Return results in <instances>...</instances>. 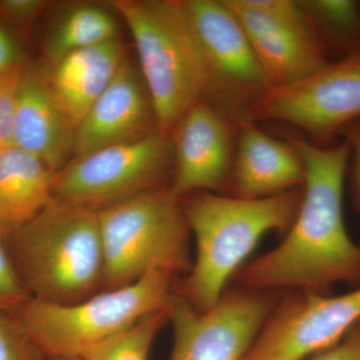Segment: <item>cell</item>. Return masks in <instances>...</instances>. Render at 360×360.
I'll return each mask as SVG.
<instances>
[{"mask_svg": "<svg viewBox=\"0 0 360 360\" xmlns=\"http://www.w3.org/2000/svg\"><path fill=\"white\" fill-rule=\"evenodd\" d=\"M305 169L302 198L281 245L236 272L240 288L321 292L336 283L360 286V246L348 234L343 193L349 146L293 139Z\"/></svg>", "mask_w": 360, "mask_h": 360, "instance_id": "obj_1", "label": "cell"}, {"mask_svg": "<svg viewBox=\"0 0 360 360\" xmlns=\"http://www.w3.org/2000/svg\"><path fill=\"white\" fill-rule=\"evenodd\" d=\"M302 198L300 187L257 200L201 191L182 201L196 255L177 293L200 311L214 307L260 239L290 229Z\"/></svg>", "mask_w": 360, "mask_h": 360, "instance_id": "obj_2", "label": "cell"}, {"mask_svg": "<svg viewBox=\"0 0 360 360\" xmlns=\"http://www.w3.org/2000/svg\"><path fill=\"white\" fill-rule=\"evenodd\" d=\"M32 298L53 304L84 300L103 288L99 212L53 198L7 238Z\"/></svg>", "mask_w": 360, "mask_h": 360, "instance_id": "obj_3", "label": "cell"}, {"mask_svg": "<svg viewBox=\"0 0 360 360\" xmlns=\"http://www.w3.org/2000/svg\"><path fill=\"white\" fill-rule=\"evenodd\" d=\"M111 6L129 26L161 134L208 92L202 47L182 0H115Z\"/></svg>", "mask_w": 360, "mask_h": 360, "instance_id": "obj_4", "label": "cell"}, {"mask_svg": "<svg viewBox=\"0 0 360 360\" xmlns=\"http://www.w3.org/2000/svg\"><path fill=\"white\" fill-rule=\"evenodd\" d=\"M174 278L169 272H151L129 285L70 304L30 298L13 316L46 359L86 360L142 319L167 309Z\"/></svg>", "mask_w": 360, "mask_h": 360, "instance_id": "obj_5", "label": "cell"}, {"mask_svg": "<svg viewBox=\"0 0 360 360\" xmlns=\"http://www.w3.org/2000/svg\"><path fill=\"white\" fill-rule=\"evenodd\" d=\"M103 290L136 283L151 272L172 276L191 269L189 229L181 198L158 187L99 212Z\"/></svg>", "mask_w": 360, "mask_h": 360, "instance_id": "obj_6", "label": "cell"}, {"mask_svg": "<svg viewBox=\"0 0 360 360\" xmlns=\"http://www.w3.org/2000/svg\"><path fill=\"white\" fill-rule=\"evenodd\" d=\"M172 162V141L156 130L137 141L71 160L54 176L52 195L101 212L160 187Z\"/></svg>", "mask_w": 360, "mask_h": 360, "instance_id": "obj_7", "label": "cell"}, {"mask_svg": "<svg viewBox=\"0 0 360 360\" xmlns=\"http://www.w3.org/2000/svg\"><path fill=\"white\" fill-rule=\"evenodd\" d=\"M360 118V51L331 60L300 82L270 89L253 104L246 120L295 125L314 143L328 146Z\"/></svg>", "mask_w": 360, "mask_h": 360, "instance_id": "obj_8", "label": "cell"}, {"mask_svg": "<svg viewBox=\"0 0 360 360\" xmlns=\"http://www.w3.org/2000/svg\"><path fill=\"white\" fill-rule=\"evenodd\" d=\"M276 292L238 288L200 311L179 293L169 305L174 342L169 360H243L276 304Z\"/></svg>", "mask_w": 360, "mask_h": 360, "instance_id": "obj_9", "label": "cell"}, {"mask_svg": "<svg viewBox=\"0 0 360 360\" xmlns=\"http://www.w3.org/2000/svg\"><path fill=\"white\" fill-rule=\"evenodd\" d=\"M225 2L250 39L269 90L300 82L330 63L326 46L300 1Z\"/></svg>", "mask_w": 360, "mask_h": 360, "instance_id": "obj_10", "label": "cell"}, {"mask_svg": "<svg viewBox=\"0 0 360 360\" xmlns=\"http://www.w3.org/2000/svg\"><path fill=\"white\" fill-rule=\"evenodd\" d=\"M202 47L207 94L220 110L238 123L269 90L248 35L225 0H182Z\"/></svg>", "mask_w": 360, "mask_h": 360, "instance_id": "obj_11", "label": "cell"}, {"mask_svg": "<svg viewBox=\"0 0 360 360\" xmlns=\"http://www.w3.org/2000/svg\"><path fill=\"white\" fill-rule=\"evenodd\" d=\"M276 302L243 360H307L360 322V286L340 295L298 290Z\"/></svg>", "mask_w": 360, "mask_h": 360, "instance_id": "obj_12", "label": "cell"}, {"mask_svg": "<svg viewBox=\"0 0 360 360\" xmlns=\"http://www.w3.org/2000/svg\"><path fill=\"white\" fill-rule=\"evenodd\" d=\"M232 120L212 103L200 101L174 130V177L172 189L179 198L208 191L219 193L233 165Z\"/></svg>", "mask_w": 360, "mask_h": 360, "instance_id": "obj_13", "label": "cell"}, {"mask_svg": "<svg viewBox=\"0 0 360 360\" xmlns=\"http://www.w3.org/2000/svg\"><path fill=\"white\" fill-rule=\"evenodd\" d=\"M153 122L156 124L155 112L141 71L125 59L78 124L73 160L141 139L151 134L148 131Z\"/></svg>", "mask_w": 360, "mask_h": 360, "instance_id": "obj_14", "label": "cell"}, {"mask_svg": "<svg viewBox=\"0 0 360 360\" xmlns=\"http://www.w3.org/2000/svg\"><path fill=\"white\" fill-rule=\"evenodd\" d=\"M77 129L54 99L41 71L25 70L18 85L13 144L35 158L53 174L75 158Z\"/></svg>", "mask_w": 360, "mask_h": 360, "instance_id": "obj_15", "label": "cell"}, {"mask_svg": "<svg viewBox=\"0 0 360 360\" xmlns=\"http://www.w3.org/2000/svg\"><path fill=\"white\" fill-rule=\"evenodd\" d=\"M238 124L231 176L234 196L257 200L303 186L304 165L292 143L277 141L250 120Z\"/></svg>", "mask_w": 360, "mask_h": 360, "instance_id": "obj_16", "label": "cell"}, {"mask_svg": "<svg viewBox=\"0 0 360 360\" xmlns=\"http://www.w3.org/2000/svg\"><path fill=\"white\" fill-rule=\"evenodd\" d=\"M125 61L120 39L78 49L44 72L59 108L77 129Z\"/></svg>", "mask_w": 360, "mask_h": 360, "instance_id": "obj_17", "label": "cell"}, {"mask_svg": "<svg viewBox=\"0 0 360 360\" xmlns=\"http://www.w3.org/2000/svg\"><path fill=\"white\" fill-rule=\"evenodd\" d=\"M56 174L22 149H0V229L7 238L49 205Z\"/></svg>", "mask_w": 360, "mask_h": 360, "instance_id": "obj_18", "label": "cell"}, {"mask_svg": "<svg viewBox=\"0 0 360 360\" xmlns=\"http://www.w3.org/2000/svg\"><path fill=\"white\" fill-rule=\"evenodd\" d=\"M115 16L103 7L84 4L65 11L49 33L44 54L49 66L70 52L117 39Z\"/></svg>", "mask_w": 360, "mask_h": 360, "instance_id": "obj_19", "label": "cell"}, {"mask_svg": "<svg viewBox=\"0 0 360 360\" xmlns=\"http://www.w3.org/2000/svg\"><path fill=\"white\" fill-rule=\"evenodd\" d=\"M310 22L330 51L340 58L360 51V2L352 0H305L300 1Z\"/></svg>", "mask_w": 360, "mask_h": 360, "instance_id": "obj_20", "label": "cell"}, {"mask_svg": "<svg viewBox=\"0 0 360 360\" xmlns=\"http://www.w3.org/2000/svg\"><path fill=\"white\" fill-rule=\"evenodd\" d=\"M167 321L168 307L149 315L108 341L86 360H148L153 341Z\"/></svg>", "mask_w": 360, "mask_h": 360, "instance_id": "obj_21", "label": "cell"}, {"mask_svg": "<svg viewBox=\"0 0 360 360\" xmlns=\"http://www.w3.org/2000/svg\"><path fill=\"white\" fill-rule=\"evenodd\" d=\"M30 298L11 257L6 234L0 229V312L13 315Z\"/></svg>", "mask_w": 360, "mask_h": 360, "instance_id": "obj_22", "label": "cell"}, {"mask_svg": "<svg viewBox=\"0 0 360 360\" xmlns=\"http://www.w3.org/2000/svg\"><path fill=\"white\" fill-rule=\"evenodd\" d=\"M13 315L0 312V360H46Z\"/></svg>", "mask_w": 360, "mask_h": 360, "instance_id": "obj_23", "label": "cell"}, {"mask_svg": "<svg viewBox=\"0 0 360 360\" xmlns=\"http://www.w3.org/2000/svg\"><path fill=\"white\" fill-rule=\"evenodd\" d=\"M25 70V66H22L0 73V149L13 146L14 113L18 85Z\"/></svg>", "mask_w": 360, "mask_h": 360, "instance_id": "obj_24", "label": "cell"}, {"mask_svg": "<svg viewBox=\"0 0 360 360\" xmlns=\"http://www.w3.org/2000/svg\"><path fill=\"white\" fill-rule=\"evenodd\" d=\"M47 6L44 0H0V23L20 27L32 25Z\"/></svg>", "mask_w": 360, "mask_h": 360, "instance_id": "obj_25", "label": "cell"}, {"mask_svg": "<svg viewBox=\"0 0 360 360\" xmlns=\"http://www.w3.org/2000/svg\"><path fill=\"white\" fill-rule=\"evenodd\" d=\"M340 137L349 146L347 174H349L352 200L360 212V118L345 127Z\"/></svg>", "mask_w": 360, "mask_h": 360, "instance_id": "obj_26", "label": "cell"}, {"mask_svg": "<svg viewBox=\"0 0 360 360\" xmlns=\"http://www.w3.org/2000/svg\"><path fill=\"white\" fill-rule=\"evenodd\" d=\"M307 360H360V335L355 328L340 343Z\"/></svg>", "mask_w": 360, "mask_h": 360, "instance_id": "obj_27", "label": "cell"}, {"mask_svg": "<svg viewBox=\"0 0 360 360\" xmlns=\"http://www.w3.org/2000/svg\"><path fill=\"white\" fill-rule=\"evenodd\" d=\"M18 45L6 26L0 23V73L22 68Z\"/></svg>", "mask_w": 360, "mask_h": 360, "instance_id": "obj_28", "label": "cell"}, {"mask_svg": "<svg viewBox=\"0 0 360 360\" xmlns=\"http://www.w3.org/2000/svg\"><path fill=\"white\" fill-rule=\"evenodd\" d=\"M46 360H82L75 357H49Z\"/></svg>", "mask_w": 360, "mask_h": 360, "instance_id": "obj_29", "label": "cell"}, {"mask_svg": "<svg viewBox=\"0 0 360 360\" xmlns=\"http://www.w3.org/2000/svg\"><path fill=\"white\" fill-rule=\"evenodd\" d=\"M355 329H356L357 333H359V335H360V322H359V324H357V326H355Z\"/></svg>", "mask_w": 360, "mask_h": 360, "instance_id": "obj_30", "label": "cell"}]
</instances>
